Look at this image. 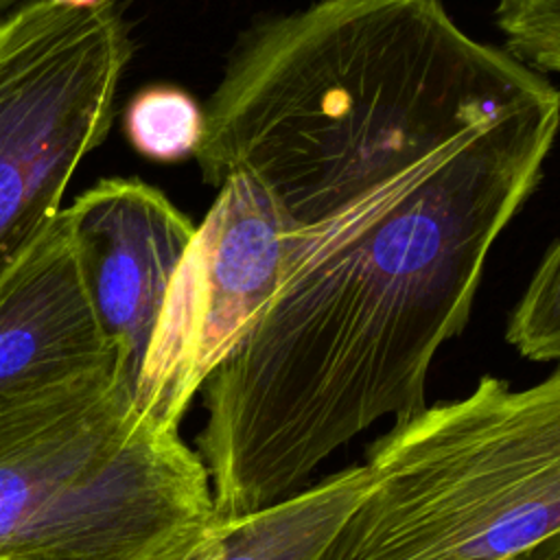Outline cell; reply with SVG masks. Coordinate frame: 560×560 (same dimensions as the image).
Listing matches in <instances>:
<instances>
[{"label":"cell","mask_w":560,"mask_h":560,"mask_svg":"<svg viewBox=\"0 0 560 560\" xmlns=\"http://www.w3.org/2000/svg\"><path fill=\"white\" fill-rule=\"evenodd\" d=\"M201 109L203 182L247 173L282 232L271 298L199 389L195 446L228 521L427 405L540 182L560 94L444 0H315L249 26Z\"/></svg>","instance_id":"obj_1"},{"label":"cell","mask_w":560,"mask_h":560,"mask_svg":"<svg viewBox=\"0 0 560 560\" xmlns=\"http://www.w3.org/2000/svg\"><path fill=\"white\" fill-rule=\"evenodd\" d=\"M212 521L201 457L120 363L0 398V560H173Z\"/></svg>","instance_id":"obj_2"},{"label":"cell","mask_w":560,"mask_h":560,"mask_svg":"<svg viewBox=\"0 0 560 560\" xmlns=\"http://www.w3.org/2000/svg\"><path fill=\"white\" fill-rule=\"evenodd\" d=\"M330 560H560V372L396 418Z\"/></svg>","instance_id":"obj_3"},{"label":"cell","mask_w":560,"mask_h":560,"mask_svg":"<svg viewBox=\"0 0 560 560\" xmlns=\"http://www.w3.org/2000/svg\"><path fill=\"white\" fill-rule=\"evenodd\" d=\"M129 57L116 0H26L0 20V284L107 138Z\"/></svg>","instance_id":"obj_4"},{"label":"cell","mask_w":560,"mask_h":560,"mask_svg":"<svg viewBox=\"0 0 560 560\" xmlns=\"http://www.w3.org/2000/svg\"><path fill=\"white\" fill-rule=\"evenodd\" d=\"M214 188L133 383L136 405L171 429L271 298L282 260L280 219L260 184L232 171Z\"/></svg>","instance_id":"obj_5"},{"label":"cell","mask_w":560,"mask_h":560,"mask_svg":"<svg viewBox=\"0 0 560 560\" xmlns=\"http://www.w3.org/2000/svg\"><path fill=\"white\" fill-rule=\"evenodd\" d=\"M66 212L98 324L133 387L195 225L162 190L136 177L101 179Z\"/></svg>","instance_id":"obj_6"},{"label":"cell","mask_w":560,"mask_h":560,"mask_svg":"<svg viewBox=\"0 0 560 560\" xmlns=\"http://www.w3.org/2000/svg\"><path fill=\"white\" fill-rule=\"evenodd\" d=\"M120 363L83 278L66 208L0 284V398L83 378Z\"/></svg>","instance_id":"obj_7"},{"label":"cell","mask_w":560,"mask_h":560,"mask_svg":"<svg viewBox=\"0 0 560 560\" xmlns=\"http://www.w3.org/2000/svg\"><path fill=\"white\" fill-rule=\"evenodd\" d=\"M365 488V466H348L262 510L212 521L173 560H330Z\"/></svg>","instance_id":"obj_8"},{"label":"cell","mask_w":560,"mask_h":560,"mask_svg":"<svg viewBox=\"0 0 560 560\" xmlns=\"http://www.w3.org/2000/svg\"><path fill=\"white\" fill-rule=\"evenodd\" d=\"M122 133L144 158L177 162L195 155L203 136V109L186 90L147 85L122 109Z\"/></svg>","instance_id":"obj_9"},{"label":"cell","mask_w":560,"mask_h":560,"mask_svg":"<svg viewBox=\"0 0 560 560\" xmlns=\"http://www.w3.org/2000/svg\"><path fill=\"white\" fill-rule=\"evenodd\" d=\"M508 341L532 361L560 357V245L551 241L523 298L512 311Z\"/></svg>","instance_id":"obj_10"},{"label":"cell","mask_w":560,"mask_h":560,"mask_svg":"<svg viewBox=\"0 0 560 560\" xmlns=\"http://www.w3.org/2000/svg\"><path fill=\"white\" fill-rule=\"evenodd\" d=\"M22 2H26V0H0V20H2L7 13H11L15 7H20Z\"/></svg>","instance_id":"obj_11"}]
</instances>
